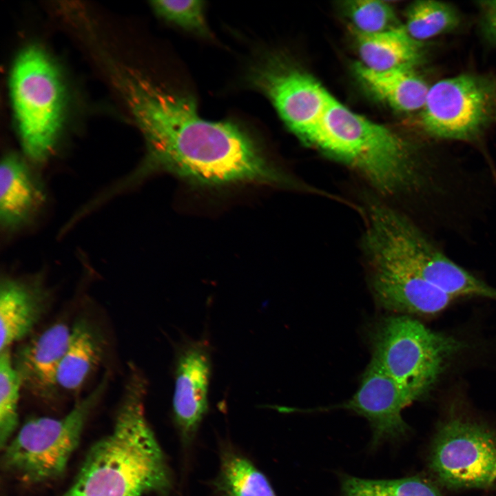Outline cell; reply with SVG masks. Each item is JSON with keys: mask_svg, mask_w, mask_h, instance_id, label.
Returning <instances> with one entry per match:
<instances>
[{"mask_svg": "<svg viewBox=\"0 0 496 496\" xmlns=\"http://www.w3.org/2000/svg\"><path fill=\"white\" fill-rule=\"evenodd\" d=\"M127 94L147 153L134 172L106 189L110 198L161 172L205 188L289 183L247 132L231 121L203 118L192 96L140 76L127 80Z\"/></svg>", "mask_w": 496, "mask_h": 496, "instance_id": "1", "label": "cell"}, {"mask_svg": "<svg viewBox=\"0 0 496 496\" xmlns=\"http://www.w3.org/2000/svg\"><path fill=\"white\" fill-rule=\"evenodd\" d=\"M143 373H128L111 431L87 452L74 479L59 496H166L172 477L149 424Z\"/></svg>", "mask_w": 496, "mask_h": 496, "instance_id": "2", "label": "cell"}, {"mask_svg": "<svg viewBox=\"0 0 496 496\" xmlns=\"http://www.w3.org/2000/svg\"><path fill=\"white\" fill-rule=\"evenodd\" d=\"M310 145L357 171L385 194L422 183L421 165L409 143L333 96Z\"/></svg>", "mask_w": 496, "mask_h": 496, "instance_id": "3", "label": "cell"}, {"mask_svg": "<svg viewBox=\"0 0 496 496\" xmlns=\"http://www.w3.org/2000/svg\"><path fill=\"white\" fill-rule=\"evenodd\" d=\"M107 384L105 375L60 418L43 416L26 420L1 449V469L6 479L25 488L39 487L59 479L78 448Z\"/></svg>", "mask_w": 496, "mask_h": 496, "instance_id": "4", "label": "cell"}, {"mask_svg": "<svg viewBox=\"0 0 496 496\" xmlns=\"http://www.w3.org/2000/svg\"><path fill=\"white\" fill-rule=\"evenodd\" d=\"M10 85L23 152L30 163L42 165L51 156L62 121L64 94L59 73L43 49L30 45L17 56Z\"/></svg>", "mask_w": 496, "mask_h": 496, "instance_id": "5", "label": "cell"}, {"mask_svg": "<svg viewBox=\"0 0 496 496\" xmlns=\"http://www.w3.org/2000/svg\"><path fill=\"white\" fill-rule=\"evenodd\" d=\"M462 348L461 341L406 315L391 316L375 329L371 361L415 401L431 390L447 360Z\"/></svg>", "mask_w": 496, "mask_h": 496, "instance_id": "6", "label": "cell"}, {"mask_svg": "<svg viewBox=\"0 0 496 496\" xmlns=\"http://www.w3.org/2000/svg\"><path fill=\"white\" fill-rule=\"evenodd\" d=\"M431 137L473 142L496 125V73H463L431 85L420 114Z\"/></svg>", "mask_w": 496, "mask_h": 496, "instance_id": "7", "label": "cell"}, {"mask_svg": "<svg viewBox=\"0 0 496 496\" xmlns=\"http://www.w3.org/2000/svg\"><path fill=\"white\" fill-rule=\"evenodd\" d=\"M435 482L448 489L486 488L496 484V431L462 415L438 425L427 457Z\"/></svg>", "mask_w": 496, "mask_h": 496, "instance_id": "8", "label": "cell"}, {"mask_svg": "<svg viewBox=\"0 0 496 496\" xmlns=\"http://www.w3.org/2000/svg\"><path fill=\"white\" fill-rule=\"evenodd\" d=\"M249 79L269 99L287 127L310 145L333 96L313 77L276 56L255 63Z\"/></svg>", "mask_w": 496, "mask_h": 496, "instance_id": "9", "label": "cell"}, {"mask_svg": "<svg viewBox=\"0 0 496 496\" xmlns=\"http://www.w3.org/2000/svg\"><path fill=\"white\" fill-rule=\"evenodd\" d=\"M414 401L400 386L372 361L366 369L355 394L346 402L327 409H346L365 417L372 429L371 446L384 441L405 436L409 426L402 410Z\"/></svg>", "mask_w": 496, "mask_h": 496, "instance_id": "10", "label": "cell"}, {"mask_svg": "<svg viewBox=\"0 0 496 496\" xmlns=\"http://www.w3.org/2000/svg\"><path fill=\"white\" fill-rule=\"evenodd\" d=\"M211 353L207 341H187L176 353L172 409L184 442L196 435L208 410Z\"/></svg>", "mask_w": 496, "mask_h": 496, "instance_id": "11", "label": "cell"}, {"mask_svg": "<svg viewBox=\"0 0 496 496\" xmlns=\"http://www.w3.org/2000/svg\"><path fill=\"white\" fill-rule=\"evenodd\" d=\"M373 292L384 309L397 313L433 315L444 310L453 297L422 278L386 259L367 256Z\"/></svg>", "mask_w": 496, "mask_h": 496, "instance_id": "12", "label": "cell"}, {"mask_svg": "<svg viewBox=\"0 0 496 496\" xmlns=\"http://www.w3.org/2000/svg\"><path fill=\"white\" fill-rule=\"evenodd\" d=\"M71 329L58 322L21 344L12 355L23 389L44 402L58 395V372Z\"/></svg>", "mask_w": 496, "mask_h": 496, "instance_id": "13", "label": "cell"}, {"mask_svg": "<svg viewBox=\"0 0 496 496\" xmlns=\"http://www.w3.org/2000/svg\"><path fill=\"white\" fill-rule=\"evenodd\" d=\"M28 161L14 153L4 155L0 166V226L13 234L30 225L47 202V192Z\"/></svg>", "mask_w": 496, "mask_h": 496, "instance_id": "14", "label": "cell"}, {"mask_svg": "<svg viewBox=\"0 0 496 496\" xmlns=\"http://www.w3.org/2000/svg\"><path fill=\"white\" fill-rule=\"evenodd\" d=\"M51 293L41 277L2 276L0 282V352L33 331L50 307Z\"/></svg>", "mask_w": 496, "mask_h": 496, "instance_id": "15", "label": "cell"}, {"mask_svg": "<svg viewBox=\"0 0 496 496\" xmlns=\"http://www.w3.org/2000/svg\"><path fill=\"white\" fill-rule=\"evenodd\" d=\"M105 348L103 335L93 322L84 317L76 320L58 372L59 389H81L102 362Z\"/></svg>", "mask_w": 496, "mask_h": 496, "instance_id": "16", "label": "cell"}, {"mask_svg": "<svg viewBox=\"0 0 496 496\" xmlns=\"http://www.w3.org/2000/svg\"><path fill=\"white\" fill-rule=\"evenodd\" d=\"M354 70L371 93L393 109L411 112L423 108L431 86L413 67L375 71L358 63Z\"/></svg>", "mask_w": 496, "mask_h": 496, "instance_id": "17", "label": "cell"}, {"mask_svg": "<svg viewBox=\"0 0 496 496\" xmlns=\"http://www.w3.org/2000/svg\"><path fill=\"white\" fill-rule=\"evenodd\" d=\"M353 31L360 63L369 69L413 68L422 59V42L412 38L404 26L372 34Z\"/></svg>", "mask_w": 496, "mask_h": 496, "instance_id": "18", "label": "cell"}, {"mask_svg": "<svg viewBox=\"0 0 496 496\" xmlns=\"http://www.w3.org/2000/svg\"><path fill=\"white\" fill-rule=\"evenodd\" d=\"M214 486L220 496H276L266 476L231 448L221 453Z\"/></svg>", "mask_w": 496, "mask_h": 496, "instance_id": "19", "label": "cell"}, {"mask_svg": "<svg viewBox=\"0 0 496 496\" xmlns=\"http://www.w3.org/2000/svg\"><path fill=\"white\" fill-rule=\"evenodd\" d=\"M404 26L417 41L427 40L455 30L461 23L459 11L451 4L432 0L413 2L406 11Z\"/></svg>", "mask_w": 496, "mask_h": 496, "instance_id": "20", "label": "cell"}, {"mask_svg": "<svg viewBox=\"0 0 496 496\" xmlns=\"http://www.w3.org/2000/svg\"><path fill=\"white\" fill-rule=\"evenodd\" d=\"M342 496H442L435 484L420 475L392 479L344 475Z\"/></svg>", "mask_w": 496, "mask_h": 496, "instance_id": "21", "label": "cell"}, {"mask_svg": "<svg viewBox=\"0 0 496 496\" xmlns=\"http://www.w3.org/2000/svg\"><path fill=\"white\" fill-rule=\"evenodd\" d=\"M19 377L10 349L0 352V446L2 449L15 434L19 424Z\"/></svg>", "mask_w": 496, "mask_h": 496, "instance_id": "22", "label": "cell"}, {"mask_svg": "<svg viewBox=\"0 0 496 496\" xmlns=\"http://www.w3.org/2000/svg\"><path fill=\"white\" fill-rule=\"evenodd\" d=\"M344 8L356 31L372 34L400 26L392 6L385 1H350L345 3Z\"/></svg>", "mask_w": 496, "mask_h": 496, "instance_id": "23", "label": "cell"}, {"mask_svg": "<svg viewBox=\"0 0 496 496\" xmlns=\"http://www.w3.org/2000/svg\"><path fill=\"white\" fill-rule=\"evenodd\" d=\"M151 5L165 21L199 34H209L203 1H153Z\"/></svg>", "mask_w": 496, "mask_h": 496, "instance_id": "24", "label": "cell"}, {"mask_svg": "<svg viewBox=\"0 0 496 496\" xmlns=\"http://www.w3.org/2000/svg\"><path fill=\"white\" fill-rule=\"evenodd\" d=\"M476 3L481 35L488 44L496 47V1H479Z\"/></svg>", "mask_w": 496, "mask_h": 496, "instance_id": "25", "label": "cell"}]
</instances>
